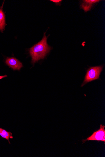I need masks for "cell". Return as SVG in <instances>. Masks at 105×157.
I'll return each instance as SVG.
<instances>
[{
    "mask_svg": "<svg viewBox=\"0 0 105 157\" xmlns=\"http://www.w3.org/2000/svg\"><path fill=\"white\" fill-rule=\"evenodd\" d=\"M46 33H44L43 38L40 42L29 50V54L32 58L33 64L41 59H43L51 49L48 44V37L46 36Z\"/></svg>",
    "mask_w": 105,
    "mask_h": 157,
    "instance_id": "1",
    "label": "cell"
},
{
    "mask_svg": "<svg viewBox=\"0 0 105 157\" xmlns=\"http://www.w3.org/2000/svg\"><path fill=\"white\" fill-rule=\"evenodd\" d=\"M103 66H100L90 67L87 71L84 82L82 83V87L87 83L99 79L103 68Z\"/></svg>",
    "mask_w": 105,
    "mask_h": 157,
    "instance_id": "2",
    "label": "cell"
},
{
    "mask_svg": "<svg viewBox=\"0 0 105 157\" xmlns=\"http://www.w3.org/2000/svg\"><path fill=\"white\" fill-rule=\"evenodd\" d=\"M105 126L101 124L100 129L94 132L91 136H89L86 139H83L82 140L83 144L87 141L94 140L100 141L102 140L105 135Z\"/></svg>",
    "mask_w": 105,
    "mask_h": 157,
    "instance_id": "3",
    "label": "cell"
},
{
    "mask_svg": "<svg viewBox=\"0 0 105 157\" xmlns=\"http://www.w3.org/2000/svg\"><path fill=\"white\" fill-rule=\"evenodd\" d=\"M5 63L10 68L14 70H20L23 67L22 63L14 57L7 58L6 59Z\"/></svg>",
    "mask_w": 105,
    "mask_h": 157,
    "instance_id": "4",
    "label": "cell"
},
{
    "mask_svg": "<svg viewBox=\"0 0 105 157\" xmlns=\"http://www.w3.org/2000/svg\"><path fill=\"white\" fill-rule=\"evenodd\" d=\"M100 1L98 0H86L83 1L81 5V7L86 12L91 10L93 5Z\"/></svg>",
    "mask_w": 105,
    "mask_h": 157,
    "instance_id": "5",
    "label": "cell"
},
{
    "mask_svg": "<svg viewBox=\"0 0 105 157\" xmlns=\"http://www.w3.org/2000/svg\"><path fill=\"white\" fill-rule=\"evenodd\" d=\"M4 2L2 6L0 8V31L3 32L6 26L5 16L3 11Z\"/></svg>",
    "mask_w": 105,
    "mask_h": 157,
    "instance_id": "6",
    "label": "cell"
},
{
    "mask_svg": "<svg viewBox=\"0 0 105 157\" xmlns=\"http://www.w3.org/2000/svg\"><path fill=\"white\" fill-rule=\"evenodd\" d=\"M0 136L2 138H5L8 141L9 144H10V143L9 141V139L13 138L12 136V133L10 132H8L2 128H0Z\"/></svg>",
    "mask_w": 105,
    "mask_h": 157,
    "instance_id": "7",
    "label": "cell"
},
{
    "mask_svg": "<svg viewBox=\"0 0 105 157\" xmlns=\"http://www.w3.org/2000/svg\"><path fill=\"white\" fill-rule=\"evenodd\" d=\"M50 1L54 2L57 5H59L60 6L61 2L62 1V0H51Z\"/></svg>",
    "mask_w": 105,
    "mask_h": 157,
    "instance_id": "8",
    "label": "cell"
},
{
    "mask_svg": "<svg viewBox=\"0 0 105 157\" xmlns=\"http://www.w3.org/2000/svg\"><path fill=\"white\" fill-rule=\"evenodd\" d=\"M8 76L7 75H5L4 76H0V80L2 79L7 77Z\"/></svg>",
    "mask_w": 105,
    "mask_h": 157,
    "instance_id": "9",
    "label": "cell"
},
{
    "mask_svg": "<svg viewBox=\"0 0 105 157\" xmlns=\"http://www.w3.org/2000/svg\"><path fill=\"white\" fill-rule=\"evenodd\" d=\"M101 141H103L104 142L105 144V135H104L103 136V138L102 139V140H101Z\"/></svg>",
    "mask_w": 105,
    "mask_h": 157,
    "instance_id": "10",
    "label": "cell"
}]
</instances>
